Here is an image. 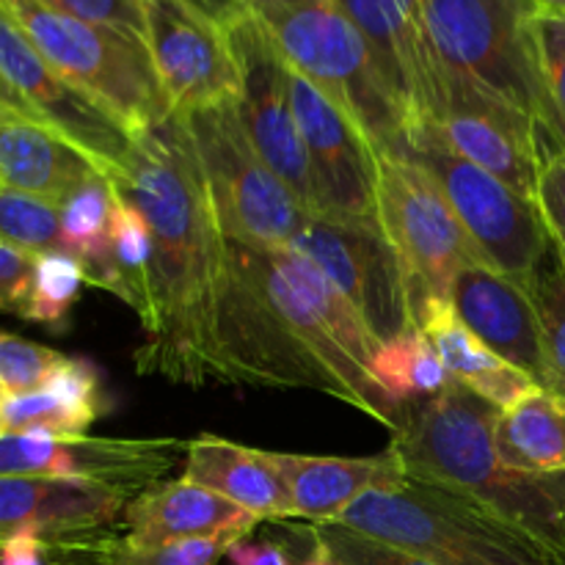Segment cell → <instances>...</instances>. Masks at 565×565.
I'll use <instances>...</instances> for the list:
<instances>
[{
	"label": "cell",
	"mask_w": 565,
	"mask_h": 565,
	"mask_svg": "<svg viewBox=\"0 0 565 565\" xmlns=\"http://www.w3.org/2000/svg\"><path fill=\"white\" fill-rule=\"evenodd\" d=\"M152 232V312L136 351L138 375L202 390L224 384L218 303L226 237L185 119L171 114L132 138L130 158L110 180Z\"/></svg>",
	"instance_id": "obj_1"
},
{
	"label": "cell",
	"mask_w": 565,
	"mask_h": 565,
	"mask_svg": "<svg viewBox=\"0 0 565 565\" xmlns=\"http://www.w3.org/2000/svg\"><path fill=\"white\" fill-rule=\"evenodd\" d=\"M497 408L461 384L412 403L392 434L408 478L445 486L489 508L539 541L565 565V472L533 475L505 467L494 450Z\"/></svg>",
	"instance_id": "obj_2"
},
{
	"label": "cell",
	"mask_w": 565,
	"mask_h": 565,
	"mask_svg": "<svg viewBox=\"0 0 565 565\" xmlns=\"http://www.w3.org/2000/svg\"><path fill=\"white\" fill-rule=\"evenodd\" d=\"M281 58L340 105L379 154H408V132L362 31L340 0H246Z\"/></svg>",
	"instance_id": "obj_3"
},
{
	"label": "cell",
	"mask_w": 565,
	"mask_h": 565,
	"mask_svg": "<svg viewBox=\"0 0 565 565\" xmlns=\"http://www.w3.org/2000/svg\"><path fill=\"white\" fill-rule=\"evenodd\" d=\"M326 524L362 533L434 565H561L524 530L445 486L408 478L359 497Z\"/></svg>",
	"instance_id": "obj_4"
},
{
	"label": "cell",
	"mask_w": 565,
	"mask_h": 565,
	"mask_svg": "<svg viewBox=\"0 0 565 565\" xmlns=\"http://www.w3.org/2000/svg\"><path fill=\"white\" fill-rule=\"evenodd\" d=\"M425 25L447 81H461L527 114L539 160L552 152L550 105L522 0H425Z\"/></svg>",
	"instance_id": "obj_5"
},
{
	"label": "cell",
	"mask_w": 565,
	"mask_h": 565,
	"mask_svg": "<svg viewBox=\"0 0 565 565\" xmlns=\"http://www.w3.org/2000/svg\"><path fill=\"white\" fill-rule=\"evenodd\" d=\"M64 81L119 116L132 132L174 114L147 39L127 28L83 22L42 0H0Z\"/></svg>",
	"instance_id": "obj_6"
},
{
	"label": "cell",
	"mask_w": 565,
	"mask_h": 565,
	"mask_svg": "<svg viewBox=\"0 0 565 565\" xmlns=\"http://www.w3.org/2000/svg\"><path fill=\"white\" fill-rule=\"evenodd\" d=\"M182 119L226 241L254 248L292 246L312 215L254 147L237 99L207 105Z\"/></svg>",
	"instance_id": "obj_7"
},
{
	"label": "cell",
	"mask_w": 565,
	"mask_h": 565,
	"mask_svg": "<svg viewBox=\"0 0 565 565\" xmlns=\"http://www.w3.org/2000/svg\"><path fill=\"white\" fill-rule=\"evenodd\" d=\"M379 154V152H375ZM379 221L395 246L414 326L434 303L450 301L456 276L483 263L428 169L401 154H379Z\"/></svg>",
	"instance_id": "obj_8"
},
{
	"label": "cell",
	"mask_w": 565,
	"mask_h": 565,
	"mask_svg": "<svg viewBox=\"0 0 565 565\" xmlns=\"http://www.w3.org/2000/svg\"><path fill=\"white\" fill-rule=\"evenodd\" d=\"M218 359L226 386L315 390L340 401L331 375L270 301L246 248L232 241H226V279L218 303Z\"/></svg>",
	"instance_id": "obj_9"
},
{
	"label": "cell",
	"mask_w": 565,
	"mask_h": 565,
	"mask_svg": "<svg viewBox=\"0 0 565 565\" xmlns=\"http://www.w3.org/2000/svg\"><path fill=\"white\" fill-rule=\"evenodd\" d=\"M406 158L428 169L480 259L524 285L552 248L539 204L447 149L430 130L414 138Z\"/></svg>",
	"instance_id": "obj_10"
},
{
	"label": "cell",
	"mask_w": 565,
	"mask_h": 565,
	"mask_svg": "<svg viewBox=\"0 0 565 565\" xmlns=\"http://www.w3.org/2000/svg\"><path fill=\"white\" fill-rule=\"evenodd\" d=\"M224 28L241 77L237 105L248 136L276 177L287 182L307 213L318 218V193L309 171L307 147L292 114L290 66L248 9Z\"/></svg>",
	"instance_id": "obj_11"
},
{
	"label": "cell",
	"mask_w": 565,
	"mask_h": 565,
	"mask_svg": "<svg viewBox=\"0 0 565 565\" xmlns=\"http://www.w3.org/2000/svg\"><path fill=\"white\" fill-rule=\"evenodd\" d=\"M185 445L177 439H105L88 434H0V478H53L143 491L174 472Z\"/></svg>",
	"instance_id": "obj_12"
},
{
	"label": "cell",
	"mask_w": 565,
	"mask_h": 565,
	"mask_svg": "<svg viewBox=\"0 0 565 565\" xmlns=\"http://www.w3.org/2000/svg\"><path fill=\"white\" fill-rule=\"evenodd\" d=\"M351 301L370 334L381 342L417 329L395 246L381 221L312 218L296 243Z\"/></svg>",
	"instance_id": "obj_13"
},
{
	"label": "cell",
	"mask_w": 565,
	"mask_h": 565,
	"mask_svg": "<svg viewBox=\"0 0 565 565\" xmlns=\"http://www.w3.org/2000/svg\"><path fill=\"white\" fill-rule=\"evenodd\" d=\"M0 72L58 136L75 143L108 180L121 174L136 132L47 64L20 22L0 3Z\"/></svg>",
	"instance_id": "obj_14"
},
{
	"label": "cell",
	"mask_w": 565,
	"mask_h": 565,
	"mask_svg": "<svg viewBox=\"0 0 565 565\" xmlns=\"http://www.w3.org/2000/svg\"><path fill=\"white\" fill-rule=\"evenodd\" d=\"M340 6L367 42L412 149L414 138L439 127L447 108L445 72L425 25V0H340Z\"/></svg>",
	"instance_id": "obj_15"
},
{
	"label": "cell",
	"mask_w": 565,
	"mask_h": 565,
	"mask_svg": "<svg viewBox=\"0 0 565 565\" xmlns=\"http://www.w3.org/2000/svg\"><path fill=\"white\" fill-rule=\"evenodd\" d=\"M290 99L318 193V218L379 221V154L362 127L296 70Z\"/></svg>",
	"instance_id": "obj_16"
},
{
	"label": "cell",
	"mask_w": 565,
	"mask_h": 565,
	"mask_svg": "<svg viewBox=\"0 0 565 565\" xmlns=\"http://www.w3.org/2000/svg\"><path fill=\"white\" fill-rule=\"evenodd\" d=\"M143 25L163 92L174 114L237 99L235 55L226 28L191 0H143Z\"/></svg>",
	"instance_id": "obj_17"
},
{
	"label": "cell",
	"mask_w": 565,
	"mask_h": 565,
	"mask_svg": "<svg viewBox=\"0 0 565 565\" xmlns=\"http://www.w3.org/2000/svg\"><path fill=\"white\" fill-rule=\"evenodd\" d=\"M428 132V130H425ZM434 132L447 149L472 160L535 202L539 141L535 125L513 105L461 81H447V108Z\"/></svg>",
	"instance_id": "obj_18"
},
{
	"label": "cell",
	"mask_w": 565,
	"mask_h": 565,
	"mask_svg": "<svg viewBox=\"0 0 565 565\" xmlns=\"http://www.w3.org/2000/svg\"><path fill=\"white\" fill-rule=\"evenodd\" d=\"M450 303L461 323L508 364L522 370L541 390H550L544 337L524 285L486 263H472L456 276Z\"/></svg>",
	"instance_id": "obj_19"
},
{
	"label": "cell",
	"mask_w": 565,
	"mask_h": 565,
	"mask_svg": "<svg viewBox=\"0 0 565 565\" xmlns=\"http://www.w3.org/2000/svg\"><path fill=\"white\" fill-rule=\"evenodd\" d=\"M136 491L53 478H0V544L17 533L42 539L108 530Z\"/></svg>",
	"instance_id": "obj_20"
},
{
	"label": "cell",
	"mask_w": 565,
	"mask_h": 565,
	"mask_svg": "<svg viewBox=\"0 0 565 565\" xmlns=\"http://www.w3.org/2000/svg\"><path fill=\"white\" fill-rule=\"evenodd\" d=\"M265 452V461L285 480L292 500V516L307 524L334 522L359 497L375 489H395L406 480L397 452L373 458H326L296 452Z\"/></svg>",
	"instance_id": "obj_21"
},
{
	"label": "cell",
	"mask_w": 565,
	"mask_h": 565,
	"mask_svg": "<svg viewBox=\"0 0 565 565\" xmlns=\"http://www.w3.org/2000/svg\"><path fill=\"white\" fill-rule=\"evenodd\" d=\"M121 522H125L121 539L130 544L163 546L224 533L248 535L259 519L215 491L180 478L138 491L127 502Z\"/></svg>",
	"instance_id": "obj_22"
},
{
	"label": "cell",
	"mask_w": 565,
	"mask_h": 565,
	"mask_svg": "<svg viewBox=\"0 0 565 565\" xmlns=\"http://www.w3.org/2000/svg\"><path fill=\"white\" fill-rule=\"evenodd\" d=\"M103 174L75 143L47 125L0 110V182L64 204L88 177Z\"/></svg>",
	"instance_id": "obj_23"
},
{
	"label": "cell",
	"mask_w": 565,
	"mask_h": 565,
	"mask_svg": "<svg viewBox=\"0 0 565 565\" xmlns=\"http://www.w3.org/2000/svg\"><path fill=\"white\" fill-rule=\"evenodd\" d=\"M182 478L235 502L243 511L254 513L259 522L296 519L290 491L276 469L265 461L263 450L202 434L185 445Z\"/></svg>",
	"instance_id": "obj_24"
},
{
	"label": "cell",
	"mask_w": 565,
	"mask_h": 565,
	"mask_svg": "<svg viewBox=\"0 0 565 565\" xmlns=\"http://www.w3.org/2000/svg\"><path fill=\"white\" fill-rule=\"evenodd\" d=\"M419 329L434 342L441 362L450 370L452 381L472 392V395H478L489 406H494L497 412L516 406L522 397L539 390V384L530 375H524L522 370L497 356L489 345H483L461 323L450 301L434 303L419 320Z\"/></svg>",
	"instance_id": "obj_25"
},
{
	"label": "cell",
	"mask_w": 565,
	"mask_h": 565,
	"mask_svg": "<svg viewBox=\"0 0 565 565\" xmlns=\"http://www.w3.org/2000/svg\"><path fill=\"white\" fill-rule=\"evenodd\" d=\"M494 450L505 467L519 472H565V395L539 386L497 414Z\"/></svg>",
	"instance_id": "obj_26"
},
{
	"label": "cell",
	"mask_w": 565,
	"mask_h": 565,
	"mask_svg": "<svg viewBox=\"0 0 565 565\" xmlns=\"http://www.w3.org/2000/svg\"><path fill=\"white\" fill-rule=\"evenodd\" d=\"M243 533L210 535V539H185L163 546H136L121 535L97 530V533L61 535L44 539L50 565H218L230 555Z\"/></svg>",
	"instance_id": "obj_27"
},
{
	"label": "cell",
	"mask_w": 565,
	"mask_h": 565,
	"mask_svg": "<svg viewBox=\"0 0 565 565\" xmlns=\"http://www.w3.org/2000/svg\"><path fill=\"white\" fill-rule=\"evenodd\" d=\"M370 379L401 408L439 397L456 384L423 329H408L381 342L370 359Z\"/></svg>",
	"instance_id": "obj_28"
},
{
	"label": "cell",
	"mask_w": 565,
	"mask_h": 565,
	"mask_svg": "<svg viewBox=\"0 0 565 565\" xmlns=\"http://www.w3.org/2000/svg\"><path fill=\"white\" fill-rule=\"evenodd\" d=\"M114 185L105 174H94L61 204V241L64 252L83 263L88 285L108 287L110 276V215Z\"/></svg>",
	"instance_id": "obj_29"
},
{
	"label": "cell",
	"mask_w": 565,
	"mask_h": 565,
	"mask_svg": "<svg viewBox=\"0 0 565 565\" xmlns=\"http://www.w3.org/2000/svg\"><path fill=\"white\" fill-rule=\"evenodd\" d=\"M105 290L121 298L141 326L147 323L152 312V232L147 218L119 193L110 215V276Z\"/></svg>",
	"instance_id": "obj_30"
},
{
	"label": "cell",
	"mask_w": 565,
	"mask_h": 565,
	"mask_svg": "<svg viewBox=\"0 0 565 565\" xmlns=\"http://www.w3.org/2000/svg\"><path fill=\"white\" fill-rule=\"evenodd\" d=\"M0 241L31 257L64 252L61 207L47 199L0 182Z\"/></svg>",
	"instance_id": "obj_31"
},
{
	"label": "cell",
	"mask_w": 565,
	"mask_h": 565,
	"mask_svg": "<svg viewBox=\"0 0 565 565\" xmlns=\"http://www.w3.org/2000/svg\"><path fill=\"white\" fill-rule=\"evenodd\" d=\"M524 290L539 315L546 367H550V390L565 395V268L555 248L546 252L533 276L524 281Z\"/></svg>",
	"instance_id": "obj_32"
},
{
	"label": "cell",
	"mask_w": 565,
	"mask_h": 565,
	"mask_svg": "<svg viewBox=\"0 0 565 565\" xmlns=\"http://www.w3.org/2000/svg\"><path fill=\"white\" fill-rule=\"evenodd\" d=\"M83 285H88V276L81 259L66 252L39 254L36 265H33L31 296H28L22 318L61 329L70 309L75 307Z\"/></svg>",
	"instance_id": "obj_33"
},
{
	"label": "cell",
	"mask_w": 565,
	"mask_h": 565,
	"mask_svg": "<svg viewBox=\"0 0 565 565\" xmlns=\"http://www.w3.org/2000/svg\"><path fill=\"white\" fill-rule=\"evenodd\" d=\"M55 401V406L64 412L66 423H70L72 434H86L105 412H108V397L103 390V375H99L97 364L88 359H70L55 367L42 384Z\"/></svg>",
	"instance_id": "obj_34"
},
{
	"label": "cell",
	"mask_w": 565,
	"mask_h": 565,
	"mask_svg": "<svg viewBox=\"0 0 565 565\" xmlns=\"http://www.w3.org/2000/svg\"><path fill=\"white\" fill-rule=\"evenodd\" d=\"M530 39L550 105L552 152H561L565 149V17L530 11Z\"/></svg>",
	"instance_id": "obj_35"
},
{
	"label": "cell",
	"mask_w": 565,
	"mask_h": 565,
	"mask_svg": "<svg viewBox=\"0 0 565 565\" xmlns=\"http://www.w3.org/2000/svg\"><path fill=\"white\" fill-rule=\"evenodd\" d=\"M64 359L53 348L0 331V395L36 390Z\"/></svg>",
	"instance_id": "obj_36"
},
{
	"label": "cell",
	"mask_w": 565,
	"mask_h": 565,
	"mask_svg": "<svg viewBox=\"0 0 565 565\" xmlns=\"http://www.w3.org/2000/svg\"><path fill=\"white\" fill-rule=\"evenodd\" d=\"M307 535L329 550L340 565H434L397 546L381 544L340 524H307Z\"/></svg>",
	"instance_id": "obj_37"
},
{
	"label": "cell",
	"mask_w": 565,
	"mask_h": 565,
	"mask_svg": "<svg viewBox=\"0 0 565 565\" xmlns=\"http://www.w3.org/2000/svg\"><path fill=\"white\" fill-rule=\"evenodd\" d=\"M535 204H539L546 232H550L552 248L565 268V149L544 154L539 160Z\"/></svg>",
	"instance_id": "obj_38"
},
{
	"label": "cell",
	"mask_w": 565,
	"mask_h": 565,
	"mask_svg": "<svg viewBox=\"0 0 565 565\" xmlns=\"http://www.w3.org/2000/svg\"><path fill=\"white\" fill-rule=\"evenodd\" d=\"M50 9L70 14L83 22H97V25L127 28L147 39L143 25V0H42Z\"/></svg>",
	"instance_id": "obj_39"
},
{
	"label": "cell",
	"mask_w": 565,
	"mask_h": 565,
	"mask_svg": "<svg viewBox=\"0 0 565 565\" xmlns=\"http://www.w3.org/2000/svg\"><path fill=\"white\" fill-rule=\"evenodd\" d=\"M36 257L0 241V312L25 315Z\"/></svg>",
	"instance_id": "obj_40"
},
{
	"label": "cell",
	"mask_w": 565,
	"mask_h": 565,
	"mask_svg": "<svg viewBox=\"0 0 565 565\" xmlns=\"http://www.w3.org/2000/svg\"><path fill=\"white\" fill-rule=\"evenodd\" d=\"M0 565H50L44 539L36 533H17L0 544Z\"/></svg>",
	"instance_id": "obj_41"
},
{
	"label": "cell",
	"mask_w": 565,
	"mask_h": 565,
	"mask_svg": "<svg viewBox=\"0 0 565 565\" xmlns=\"http://www.w3.org/2000/svg\"><path fill=\"white\" fill-rule=\"evenodd\" d=\"M226 557H230L232 565H292L285 546L274 544V541L243 539L232 546Z\"/></svg>",
	"instance_id": "obj_42"
},
{
	"label": "cell",
	"mask_w": 565,
	"mask_h": 565,
	"mask_svg": "<svg viewBox=\"0 0 565 565\" xmlns=\"http://www.w3.org/2000/svg\"><path fill=\"white\" fill-rule=\"evenodd\" d=\"M0 110H3V114L22 116V119L39 121V125H47V121H44L42 116H39L36 110L31 108V103H28V99L22 97V94L17 92V88L11 86L9 81H6L3 72H0ZM47 127H50V125H47Z\"/></svg>",
	"instance_id": "obj_43"
},
{
	"label": "cell",
	"mask_w": 565,
	"mask_h": 565,
	"mask_svg": "<svg viewBox=\"0 0 565 565\" xmlns=\"http://www.w3.org/2000/svg\"><path fill=\"white\" fill-rule=\"evenodd\" d=\"M191 3L199 6L204 14H210L215 22H221V25H226V22H232L237 14L246 11V3H243V0H191Z\"/></svg>",
	"instance_id": "obj_44"
},
{
	"label": "cell",
	"mask_w": 565,
	"mask_h": 565,
	"mask_svg": "<svg viewBox=\"0 0 565 565\" xmlns=\"http://www.w3.org/2000/svg\"><path fill=\"white\" fill-rule=\"evenodd\" d=\"M301 565H340L334 561V557L329 555V550H326L323 544H318V541H312V555L307 557Z\"/></svg>",
	"instance_id": "obj_45"
},
{
	"label": "cell",
	"mask_w": 565,
	"mask_h": 565,
	"mask_svg": "<svg viewBox=\"0 0 565 565\" xmlns=\"http://www.w3.org/2000/svg\"><path fill=\"white\" fill-rule=\"evenodd\" d=\"M0 434H3V428H0Z\"/></svg>",
	"instance_id": "obj_46"
},
{
	"label": "cell",
	"mask_w": 565,
	"mask_h": 565,
	"mask_svg": "<svg viewBox=\"0 0 565 565\" xmlns=\"http://www.w3.org/2000/svg\"><path fill=\"white\" fill-rule=\"evenodd\" d=\"M243 3H246V0H243Z\"/></svg>",
	"instance_id": "obj_47"
}]
</instances>
